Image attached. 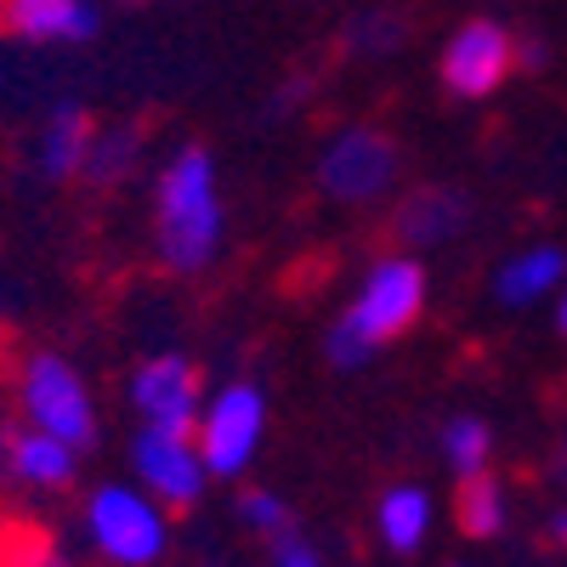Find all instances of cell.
<instances>
[{"instance_id":"6da1fadb","label":"cell","mask_w":567,"mask_h":567,"mask_svg":"<svg viewBox=\"0 0 567 567\" xmlns=\"http://www.w3.org/2000/svg\"><path fill=\"white\" fill-rule=\"evenodd\" d=\"M227 245V199L210 148L187 142L154 176V256L171 272H205Z\"/></svg>"},{"instance_id":"7a4b0ae2","label":"cell","mask_w":567,"mask_h":567,"mask_svg":"<svg viewBox=\"0 0 567 567\" xmlns=\"http://www.w3.org/2000/svg\"><path fill=\"white\" fill-rule=\"evenodd\" d=\"M80 528L103 567H165L171 556V511L154 494H142L136 483L91 488Z\"/></svg>"},{"instance_id":"3957f363","label":"cell","mask_w":567,"mask_h":567,"mask_svg":"<svg viewBox=\"0 0 567 567\" xmlns=\"http://www.w3.org/2000/svg\"><path fill=\"white\" fill-rule=\"evenodd\" d=\"M398 176H403V154H398L392 131H381V125H336L312 159L318 194L347 210L381 205L398 187Z\"/></svg>"},{"instance_id":"277c9868","label":"cell","mask_w":567,"mask_h":567,"mask_svg":"<svg viewBox=\"0 0 567 567\" xmlns=\"http://www.w3.org/2000/svg\"><path fill=\"white\" fill-rule=\"evenodd\" d=\"M18 409H23V425H34V432L58 437V443L80 449V454H91V449H97V437H103L91 386L80 381V369L63 352H29L23 358Z\"/></svg>"},{"instance_id":"5b68a950","label":"cell","mask_w":567,"mask_h":567,"mask_svg":"<svg viewBox=\"0 0 567 567\" xmlns=\"http://www.w3.org/2000/svg\"><path fill=\"white\" fill-rule=\"evenodd\" d=\"M261 437H267V392L256 381H227L205 398L194 443L205 454L210 483L245 477V471L256 465V454H261Z\"/></svg>"},{"instance_id":"8992f818","label":"cell","mask_w":567,"mask_h":567,"mask_svg":"<svg viewBox=\"0 0 567 567\" xmlns=\"http://www.w3.org/2000/svg\"><path fill=\"white\" fill-rule=\"evenodd\" d=\"M420 312H425V267H420L414 250H398V256H381L363 272V284L352 290L341 318L369 347H386V341L409 336L420 323Z\"/></svg>"},{"instance_id":"52a82bcc","label":"cell","mask_w":567,"mask_h":567,"mask_svg":"<svg viewBox=\"0 0 567 567\" xmlns=\"http://www.w3.org/2000/svg\"><path fill=\"white\" fill-rule=\"evenodd\" d=\"M131 477L165 511H194L205 499V488H210V471H205V454H199L194 432H159V425H136Z\"/></svg>"},{"instance_id":"ba28073f","label":"cell","mask_w":567,"mask_h":567,"mask_svg":"<svg viewBox=\"0 0 567 567\" xmlns=\"http://www.w3.org/2000/svg\"><path fill=\"white\" fill-rule=\"evenodd\" d=\"M437 74L449 85V97H465V103H483L516 74V34L494 18H471L460 23L449 40H443V58H437Z\"/></svg>"},{"instance_id":"9c48e42d","label":"cell","mask_w":567,"mask_h":567,"mask_svg":"<svg viewBox=\"0 0 567 567\" xmlns=\"http://www.w3.org/2000/svg\"><path fill=\"white\" fill-rule=\"evenodd\" d=\"M131 409L142 425H159V432H194L199 409H205V386H199V369L187 352H154L142 358L131 386H125Z\"/></svg>"},{"instance_id":"30bf717a","label":"cell","mask_w":567,"mask_h":567,"mask_svg":"<svg viewBox=\"0 0 567 567\" xmlns=\"http://www.w3.org/2000/svg\"><path fill=\"white\" fill-rule=\"evenodd\" d=\"M0 477H12L23 488H69L80 477V449L58 443L34 432V425H23V432H0Z\"/></svg>"},{"instance_id":"8fae6325","label":"cell","mask_w":567,"mask_h":567,"mask_svg":"<svg viewBox=\"0 0 567 567\" xmlns=\"http://www.w3.org/2000/svg\"><path fill=\"white\" fill-rule=\"evenodd\" d=\"M471 221V199L460 187H414L409 199H398L392 210V233L403 250H432V245H449L454 233H465Z\"/></svg>"},{"instance_id":"7c38bea8","label":"cell","mask_w":567,"mask_h":567,"mask_svg":"<svg viewBox=\"0 0 567 567\" xmlns=\"http://www.w3.org/2000/svg\"><path fill=\"white\" fill-rule=\"evenodd\" d=\"M0 29L18 40L80 45L103 29V12L91 0H0Z\"/></svg>"},{"instance_id":"4fadbf2b","label":"cell","mask_w":567,"mask_h":567,"mask_svg":"<svg viewBox=\"0 0 567 567\" xmlns=\"http://www.w3.org/2000/svg\"><path fill=\"white\" fill-rule=\"evenodd\" d=\"M91 136H97V120H91L80 103H58L52 114H45L40 136H34V171H40L45 182H74V176H85Z\"/></svg>"},{"instance_id":"5bb4252c","label":"cell","mask_w":567,"mask_h":567,"mask_svg":"<svg viewBox=\"0 0 567 567\" xmlns=\"http://www.w3.org/2000/svg\"><path fill=\"white\" fill-rule=\"evenodd\" d=\"M432 523H437V505L420 483H392L374 499V539L392 556H420L425 539H432Z\"/></svg>"},{"instance_id":"9a60e30c","label":"cell","mask_w":567,"mask_h":567,"mask_svg":"<svg viewBox=\"0 0 567 567\" xmlns=\"http://www.w3.org/2000/svg\"><path fill=\"white\" fill-rule=\"evenodd\" d=\"M561 272H567V256H561L556 245H534V250L511 256V261L494 272V296H499L505 307H534V301H545L556 284H561Z\"/></svg>"},{"instance_id":"2e32d148","label":"cell","mask_w":567,"mask_h":567,"mask_svg":"<svg viewBox=\"0 0 567 567\" xmlns=\"http://www.w3.org/2000/svg\"><path fill=\"white\" fill-rule=\"evenodd\" d=\"M454 523L465 539H499L511 523V494L494 471H477V477H460L454 488Z\"/></svg>"},{"instance_id":"e0dca14e","label":"cell","mask_w":567,"mask_h":567,"mask_svg":"<svg viewBox=\"0 0 567 567\" xmlns=\"http://www.w3.org/2000/svg\"><path fill=\"white\" fill-rule=\"evenodd\" d=\"M136 159H142V131L136 125H97L91 154H85V176L97 187H120V182L136 176Z\"/></svg>"},{"instance_id":"ac0fdd59","label":"cell","mask_w":567,"mask_h":567,"mask_svg":"<svg viewBox=\"0 0 567 567\" xmlns=\"http://www.w3.org/2000/svg\"><path fill=\"white\" fill-rule=\"evenodd\" d=\"M341 45H347L352 58H363V63H381V58L398 52V45H409V18L403 12H386V7H369V12L347 18Z\"/></svg>"},{"instance_id":"d6986e66","label":"cell","mask_w":567,"mask_h":567,"mask_svg":"<svg viewBox=\"0 0 567 567\" xmlns=\"http://www.w3.org/2000/svg\"><path fill=\"white\" fill-rule=\"evenodd\" d=\"M488 454H494V432H488V420L477 414H454L443 425V460L454 471V483L460 477H477V471H488Z\"/></svg>"},{"instance_id":"ffe728a7","label":"cell","mask_w":567,"mask_h":567,"mask_svg":"<svg viewBox=\"0 0 567 567\" xmlns=\"http://www.w3.org/2000/svg\"><path fill=\"white\" fill-rule=\"evenodd\" d=\"M239 523L256 534V539H284V534H296V511L284 505L272 488H250V494H239Z\"/></svg>"},{"instance_id":"44dd1931","label":"cell","mask_w":567,"mask_h":567,"mask_svg":"<svg viewBox=\"0 0 567 567\" xmlns=\"http://www.w3.org/2000/svg\"><path fill=\"white\" fill-rule=\"evenodd\" d=\"M323 358H329V369H341V374H358L369 358H374V347L358 336V329L347 323V318H336L323 329Z\"/></svg>"},{"instance_id":"7402d4cb","label":"cell","mask_w":567,"mask_h":567,"mask_svg":"<svg viewBox=\"0 0 567 567\" xmlns=\"http://www.w3.org/2000/svg\"><path fill=\"white\" fill-rule=\"evenodd\" d=\"M0 567H74L63 550H52V539H23L0 550Z\"/></svg>"},{"instance_id":"603a6c76","label":"cell","mask_w":567,"mask_h":567,"mask_svg":"<svg viewBox=\"0 0 567 567\" xmlns=\"http://www.w3.org/2000/svg\"><path fill=\"white\" fill-rule=\"evenodd\" d=\"M267 567H323V556H318V545H307L301 534H284V539L267 545Z\"/></svg>"},{"instance_id":"cb8c5ba5","label":"cell","mask_w":567,"mask_h":567,"mask_svg":"<svg viewBox=\"0 0 567 567\" xmlns=\"http://www.w3.org/2000/svg\"><path fill=\"white\" fill-rule=\"evenodd\" d=\"M545 545H550V550H567V505L545 516Z\"/></svg>"},{"instance_id":"d4e9b609","label":"cell","mask_w":567,"mask_h":567,"mask_svg":"<svg viewBox=\"0 0 567 567\" xmlns=\"http://www.w3.org/2000/svg\"><path fill=\"white\" fill-rule=\"evenodd\" d=\"M301 97H307V80H290V85H284V97L272 103V114H290V109H296Z\"/></svg>"},{"instance_id":"484cf974","label":"cell","mask_w":567,"mask_h":567,"mask_svg":"<svg viewBox=\"0 0 567 567\" xmlns=\"http://www.w3.org/2000/svg\"><path fill=\"white\" fill-rule=\"evenodd\" d=\"M561 336H567V296H561Z\"/></svg>"},{"instance_id":"4316f807","label":"cell","mask_w":567,"mask_h":567,"mask_svg":"<svg viewBox=\"0 0 567 567\" xmlns=\"http://www.w3.org/2000/svg\"><path fill=\"white\" fill-rule=\"evenodd\" d=\"M120 7H142V0H120Z\"/></svg>"},{"instance_id":"83f0119b","label":"cell","mask_w":567,"mask_h":567,"mask_svg":"<svg viewBox=\"0 0 567 567\" xmlns=\"http://www.w3.org/2000/svg\"><path fill=\"white\" fill-rule=\"evenodd\" d=\"M561 483H567V460H561Z\"/></svg>"},{"instance_id":"f1b7e54d","label":"cell","mask_w":567,"mask_h":567,"mask_svg":"<svg viewBox=\"0 0 567 567\" xmlns=\"http://www.w3.org/2000/svg\"><path fill=\"white\" fill-rule=\"evenodd\" d=\"M449 567H465V561H449Z\"/></svg>"}]
</instances>
